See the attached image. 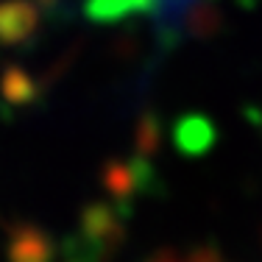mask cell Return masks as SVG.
<instances>
[{"mask_svg": "<svg viewBox=\"0 0 262 262\" xmlns=\"http://www.w3.org/2000/svg\"><path fill=\"white\" fill-rule=\"evenodd\" d=\"M145 262H182V259L176 257V251H173V248H159L157 254L145 257Z\"/></svg>", "mask_w": 262, "mask_h": 262, "instance_id": "6", "label": "cell"}, {"mask_svg": "<svg viewBox=\"0 0 262 262\" xmlns=\"http://www.w3.org/2000/svg\"><path fill=\"white\" fill-rule=\"evenodd\" d=\"M137 145H140L142 154H151L154 148H157V123L148 117V120H142L140 126V137H137Z\"/></svg>", "mask_w": 262, "mask_h": 262, "instance_id": "4", "label": "cell"}, {"mask_svg": "<svg viewBox=\"0 0 262 262\" xmlns=\"http://www.w3.org/2000/svg\"><path fill=\"white\" fill-rule=\"evenodd\" d=\"M215 140V131L204 117H184L176 126V145L179 151L187 154V157H198L212 145Z\"/></svg>", "mask_w": 262, "mask_h": 262, "instance_id": "2", "label": "cell"}, {"mask_svg": "<svg viewBox=\"0 0 262 262\" xmlns=\"http://www.w3.org/2000/svg\"><path fill=\"white\" fill-rule=\"evenodd\" d=\"M56 243L48 232L31 223H17L11 226L9 240V262H53Z\"/></svg>", "mask_w": 262, "mask_h": 262, "instance_id": "1", "label": "cell"}, {"mask_svg": "<svg viewBox=\"0 0 262 262\" xmlns=\"http://www.w3.org/2000/svg\"><path fill=\"white\" fill-rule=\"evenodd\" d=\"M101 179H103L106 190L117 198V204H128V198L134 195V190H137L131 167L120 165V162H106L103 170H101Z\"/></svg>", "mask_w": 262, "mask_h": 262, "instance_id": "3", "label": "cell"}, {"mask_svg": "<svg viewBox=\"0 0 262 262\" xmlns=\"http://www.w3.org/2000/svg\"><path fill=\"white\" fill-rule=\"evenodd\" d=\"M187 262H221V251H217L215 243H204V246L192 248Z\"/></svg>", "mask_w": 262, "mask_h": 262, "instance_id": "5", "label": "cell"}]
</instances>
